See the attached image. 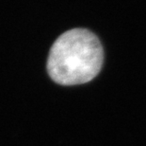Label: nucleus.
I'll return each instance as SVG.
<instances>
[{
    "instance_id": "f257e3e1",
    "label": "nucleus",
    "mask_w": 146,
    "mask_h": 146,
    "mask_svg": "<svg viewBox=\"0 0 146 146\" xmlns=\"http://www.w3.org/2000/svg\"><path fill=\"white\" fill-rule=\"evenodd\" d=\"M104 58L98 36L85 28H74L61 33L52 44L46 70L58 85H84L100 73Z\"/></svg>"
}]
</instances>
